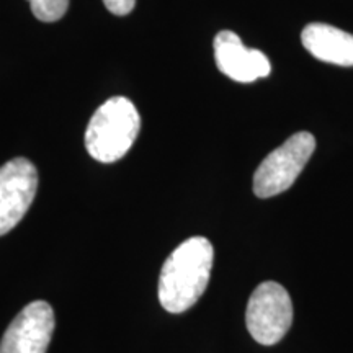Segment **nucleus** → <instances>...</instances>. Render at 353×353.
Here are the masks:
<instances>
[{"instance_id":"obj_6","label":"nucleus","mask_w":353,"mask_h":353,"mask_svg":"<svg viewBox=\"0 0 353 353\" xmlns=\"http://www.w3.org/2000/svg\"><path fill=\"white\" fill-rule=\"evenodd\" d=\"M54 330V311L46 301L21 309L0 342V353H46Z\"/></svg>"},{"instance_id":"obj_4","label":"nucleus","mask_w":353,"mask_h":353,"mask_svg":"<svg viewBox=\"0 0 353 353\" xmlns=\"http://www.w3.org/2000/svg\"><path fill=\"white\" fill-rule=\"evenodd\" d=\"M293 322V303L283 286L276 281L260 283L250 294L245 324L254 341L275 345L285 337Z\"/></svg>"},{"instance_id":"obj_9","label":"nucleus","mask_w":353,"mask_h":353,"mask_svg":"<svg viewBox=\"0 0 353 353\" xmlns=\"http://www.w3.org/2000/svg\"><path fill=\"white\" fill-rule=\"evenodd\" d=\"M28 3L33 15L46 23L63 19L69 7V0H28Z\"/></svg>"},{"instance_id":"obj_7","label":"nucleus","mask_w":353,"mask_h":353,"mask_svg":"<svg viewBox=\"0 0 353 353\" xmlns=\"http://www.w3.org/2000/svg\"><path fill=\"white\" fill-rule=\"evenodd\" d=\"M216 65L224 76L241 83H250L272 72L268 57L259 50H249L234 32L224 30L214 38Z\"/></svg>"},{"instance_id":"obj_2","label":"nucleus","mask_w":353,"mask_h":353,"mask_svg":"<svg viewBox=\"0 0 353 353\" xmlns=\"http://www.w3.org/2000/svg\"><path fill=\"white\" fill-rule=\"evenodd\" d=\"M141 130V117L131 100L113 97L100 105L90 118L85 131L88 154L101 162L112 164L126 156Z\"/></svg>"},{"instance_id":"obj_5","label":"nucleus","mask_w":353,"mask_h":353,"mask_svg":"<svg viewBox=\"0 0 353 353\" xmlns=\"http://www.w3.org/2000/svg\"><path fill=\"white\" fill-rule=\"evenodd\" d=\"M38 190V172L28 159L15 157L0 167V236L23 219Z\"/></svg>"},{"instance_id":"obj_3","label":"nucleus","mask_w":353,"mask_h":353,"mask_svg":"<svg viewBox=\"0 0 353 353\" xmlns=\"http://www.w3.org/2000/svg\"><path fill=\"white\" fill-rule=\"evenodd\" d=\"M316 151V138L307 131L296 132L268 154L254 174V193L259 198L280 195L296 182Z\"/></svg>"},{"instance_id":"obj_8","label":"nucleus","mask_w":353,"mask_h":353,"mask_svg":"<svg viewBox=\"0 0 353 353\" xmlns=\"http://www.w3.org/2000/svg\"><path fill=\"white\" fill-rule=\"evenodd\" d=\"M303 46L316 59L337 65H353V34L327 23H309L301 33Z\"/></svg>"},{"instance_id":"obj_10","label":"nucleus","mask_w":353,"mask_h":353,"mask_svg":"<svg viewBox=\"0 0 353 353\" xmlns=\"http://www.w3.org/2000/svg\"><path fill=\"white\" fill-rule=\"evenodd\" d=\"M103 3L113 15L123 17L132 12V8L136 6V0H103Z\"/></svg>"},{"instance_id":"obj_1","label":"nucleus","mask_w":353,"mask_h":353,"mask_svg":"<svg viewBox=\"0 0 353 353\" xmlns=\"http://www.w3.org/2000/svg\"><path fill=\"white\" fill-rule=\"evenodd\" d=\"M214 250L206 237H190L172 252L159 276V301L165 311L180 314L195 306L208 286Z\"/></svg>"}]
</instances>
